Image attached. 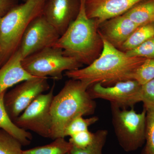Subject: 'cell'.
Returning <instances> with one entry per match:
<instances>
[{"label": "cell", "mask_w": 154, "mask_h": 154, "mask_svg": "<svg viewBox=\"0 0 154 154\" xmlns=\"http://www.w3.org/2000/svg\"><path fill=\"white\" fill-rule=\"evenodd\" d=\"M54 140L45 145L23 150V154H66L70 152L72 146L65 138H57Z\"/></svg>", "instance_id": "cell-18"}, {"label": "cell", "mask_w": 154, "mask_h": 154, "mask_svg": "<svg viewBox=\"0 0 154 154\" xmlns=\"http://www.w3.org/2000/svg\"><path fill=\"white\" fill-rule=\"evenodd\" d=\"M47 78L26 80L6 93L4 104L9 117L14 121L32 102L50 88Z\"/></svg>", "instance_id": "cell-8"}, {"label": "cell", "mask_w": 154, "mask_h": 154, "mask_svg": "<svg viewBox=\"0 0 154 154\" xmlns=\"http://www.w3.org/2000/svg\"><path fill=\"white\" fill-rule=\"evenodd\" d=\"M141 85L136 81H122L112 86H105L97 83L90 86L88 93L93 99L107 100L122 109L133 107L140 102V91Z\"/></svg>", "instance_id": "cell-10"}, {"label": "cell", "mask_w": 154, "mask_h": 154, "mask_svg": "<svg viewBox=\"0 0 154 154\" xmlns=\"http://www.w3.org/2000/svg\"><path fill=\"white\" fill-rule=\"evenodd\" d=\"M5 93L0 95V129L5 131L16 138L22 146L28 145L33 137L27 131L17 126L9 117L4 104V96Z\"/></svg>", "instance_id": "cell-15"}, {"label": "cell", "mask_w": 154, "mask_h": 154, "mask_svg": "<svg viewBox=\"0 0 154 154\" xmlns=\"http://www.w3.org/2000/svg\"><path fill=\"white\" fill-rule=\"evenodd\" d=\"M23 58L18 49L4 65L0 67V95L24 81L36 77L31 75L23 68Z\"/></svg>", "instance_id": "cell-14"}, {"label": "cell", "mask_w": 154, "mask_h": 154, "mask_svg": "<svg viewBox=\"0 0 154 154\" xmlns=\"http://www.w3.org/2000/svg\"><path fill=\"white\" fill-rule=\"evenodd\" d=\"M98 120L99 118L96 116L88 119H84L82 116L76 117L66 128L64 137H70L77 133L88 130L89 127L95 124Z\"/></svg>", "instance_id": "cell-23"}, {"label": "cell", "mask_w": 154, "mask_h": 154, "mask_svg": "<svg viewBox=\"0 0 154 154\" xmlns=\"http://www.w3.org/2000/svg\"><path fill=\"white\" fill-rule=\"evenodd\" d=\"M138 25L125 14L113 17L99 25L98 31L114 47L120 50Z\"/></svg>", "instance_id": "cell-13"}, {"label": "cell", "mask_w": 154, "mask_h": 154, "mask_svg": "<svg viewBox=\"0 0 154 154\" xmlns=\"http://www.w3.org/2000/svg\"><path fill=\"white\" fill-rule=\"evenodd\" d=\"M46 0H26L0 18V67L19 49L26 28L42 15Z\"/></svg>", "instance_id": "cell-4"}, {"label": "cell", "mask_w": 154, "mask_h": 154, "mask_svg": "<svg viewBox=\"0 0 154 154\" xmlns=\"http://www.w3.org/2000/svg\"><path fill=\"white\" fill-rule=\"evenodd\" d=\"M18 0H0V18L5 16L15 6Z\"/></svg>", "instance_id": "cell-27"}, {"label": "cell", "mask_w": 154, "mask_h": 154, "mask_svg": "<svg viewBox=\"0 0 154 154\" xmlns=\"http://www.w3.org/2000/svg\"><path fill=\"white\" fill-rule=\"evenodd\" d=\"M21 1H22V2H25V1H26V0H21Z\"/></svg>", "instance_id": "cell-28"}, {"label": "cell", "mask_w": 154, "mask_h": 154, "mask_svg": "<svg viewBox=\"0 0 154 154\" xmlns=\"http://www.w3.org/2000/svg\"><path fill=\"white\" fill-rule=\"evenodd\" d=\"M139 97L144 107L154 106V79L141 85Z\"/></svg>", "instance_id": "cell-26"}, {"label": "cell", "mask_w": 154, "mask_h": 154, "mask_svg": "<svg viewBox=\"0 0 154 154\" xmlns=\"http://www.w3.org/2000/svg\"><path fill=\"white\" fill-rule=\"evenodd\" d=\"M144 108L146 110V145L141 154H154V106Z\"/></svg>", "instance_id": "cell-20"}, {"label": "cell", "mask_w": 154, "mask_h": 154, "mask_svg": "<svg viewBox=\"0 0 154 154\" xmlns=\"http://www.w3.org/2000/svg\"><path fill=\"white\" fill-rule=\"evenodd\" d=\"M94 133L89 130L77 133L70 137L69 141L73 147L79 149H84L88 146L94 140Z\"/></svg>", "instance_id": "cell-25"}, {"label": "cell", "mask_w": 154, "mask_h": 154, "mask_svg": "<svg viewBox=\"0 0 154 154\" xmlns=\"http://www.w3.org/2000/svg\"><path fill=\"white\" fill-rule=\"evenodd\" d=\"M23 68L31 75L39 78L51 77L61 79L63 72L81 68L83 65L73 58L64 54L54 47L48 48L23 59Z\"/></svg>", "instance_id": "cell-6"}, {"label": "cell", "mask_w": 154, "mask_h": 154, "mask_svg": "<svg viewBox=\"0 0 154 154\" xmlns=\"http://www.w3.org/2000/svg\"><path fill=\"white\" fill-rule=\"evenodd\" d=\"M88 88L83 82L70 79L54 96L51 108L52 122L51 138H65V129L73 119L94 113L96 102L88 93Z\"/></svg>", "instance_id": "cell-3"}, {"label": "cell", "mask_w": 154, "mask_h": 154, "mask_svg": "<svg viewBox=\"0 0 154 154\" xmlns=\"http://www.w3.org/2000/svg\"><path fill=\"white\" fill-rule=\"evenodd\" d=\"M124 14L139 26L154 22V0H144Z\"/></svg>", "instance_id": "cell-16"}, {"label": "cell", "mask_w": 154, "mask_h": 154, "mask_svg": "<svg viewBox=\"0 0 154 154\" xmlns=\"http://www.w3.org/2000/svg\"><path fill=\"white\" fill-rule=\"evenodd\" d=\"M112 123L117 140L126 152L134 151L145 142L146 110L137 113L132 107L122 109L111 104Z\"/></svg>", "instance_id": "cell-5"}, {"label": "cell", "mask_w": 154, "mask_h": 154, "mask_svg": "<svg viewBox=\"0 0 154 154\" xmlns=\"http://www.w3.org/2000/svg\"><path fill=\"white\" fill-rule=\"evenodd\" d=\"M54 90V85L48 93L39 95L14 121L15 124L25 130L51 138L52 123L51 108Z\"/></svg>", "instance_id": "cell-7"}, {"label": "cell", "mask_w": 154, "mask_h": 154, "mask_svg": "<svg viewBox=\"0 0 154 154\" xmlns=\"http://www.w3.org/2000/svg\"><path fill=\"white\" fill-rule=\"evenodd\" d=\"M22 146L16 138L0 129V154H23Z\"/></svg>", "instance_id": "cell-21"}, {"label": "cell", "mask_w": 154, "mask_h": 154, "mask_svg": "<svg viewBox=\"0 0 154 154\" xmlns=\"http://www.w3.org/2000/svg\"><path fill=\"white\" fill-rule=\"evenodd\" d=\"M129 57H137L146 59H154V36L138 47L125 52Z\"/></svg>", "instance_id": "cell-24"}, {"label": "cell", "mask_w": 154, "mask_h": 154, "mask_svg": "<svg viewBox=\"0 0 154 154\" xmlns=\"http://www.w3.org/2000/svg\"><path fill=\"white\" fill-rule=\"evenodd\" d=\"M154 79V59H146L133 73L131 79L141 85Z\"/></svg>", "instance_id": "cell-22"}, {"label": "cell", "mask_w": 154, "mask_h": 154, "mask_svg": "<svg viewBox=\"0 0 154 154\" xmlns=\"http://www.w3.org/2000/svg\"><path fill=\"white\" fill-rule=\"evenodd\" d=\"M85 1L81 0L76 18L53 47L61 49L65 55L88 66L101 54L103 42L96 21L86 14Z\"/></svg>", "instance_id": "cell-2"}, {"label": "cell", "mask_w": 154, "mask_h": 154, "mask_svg": "<svg viewBox=\"0 0 154 154\" xmlns=\"http://www.w3.org/2000/svg\"><path fill=\"white\" fill-rule=\"evenodd\" d=\"M100 35L103 48L99 57L86 67L65 72V75L70 79L83 82L88 88L97 83L110 86L132 80L134 72L146 59L128 56Z\"/></svg>", "instance_id": "cell-1"}, {"label": "cell", "mask_w": 154, "mask_h": 154, "mask_svg": "<svg viewBox=\"0 0 154 154\" xmlns=\"http://www.w3.org/2000/svg\"><path fill=\"white\" fill-rule=\"evenodd\" d=\"M60 36L43 15L37 17L30 22L22 36L19 48L22 58L53 47Z\"/></svg>", "instance_id": "cell-9"}, {"label": "cell", "mask_w": 154, "mask_h": 154, "mask_svg": "<svg viewBox=\"0 0 154 154\" xmlns=\"http://www.w3.org/2000/svg\"><path fill=\"white\" fill-rule=\"evenodd\" d=\"M106 130H100L94 133V140L88 146L84 149H79L72 146V154H103L102 150L107 136Z\"/></svg>", "instance_id": "cell-19"}, {"label": "cell", "mask_w": 154, "mask_h": 154, "mask_svg": "<svg viewBox=\"0 0 154 154\" xmlns=\"http://www.w3.org/2000/svg\"><path fill=\"white\" fill-rule=\"evenodd\" d=\"M66 154H72L70 152H69L68 153Z\"/></svg>", "instance_id": "cell-29"}, {"label": "cell", "mask_w": 154, "mask_h": 154, "mask_svg": "<svg viewBox=\"0 0 154 154\" xmlns=\"http://www.w3.org/2000/svg\"><path fill=\"white\" fill-rule=\"evenodd\" d=\"M154 36V22L138 27L131 35L120 48L126 52L136 48Z\"/></svg>", "instance_id": "cell-17"}, {"label": "cell", "mask_w": 154, "mask_h": 154, "mask_svg": "<svg viewBox=\"0 0 154 154\" xmlns=\"http://www.w3.org/2000/svg\"><path fill=\"white\" fill-rule=\"evenodd\" d=\"M144 0H85L86 14L99 25L106 20L125 14Z\"/></svg>", "instance_id": "cell-12"}, {"label": "cell", "mask_w": 154, "mask_h": 154, "mask_svg": "<svg viewBox=\"0 0 154 154\" xmlns=\"http://www.w3.org/2000/svg\"><path fill=\"white\" fill-rule=\"evenodd\" d=\"M81 0H46L42 15L60 36L76 18Z\"/></svg>", "instance_id": "cell-11"}]
</instances>
